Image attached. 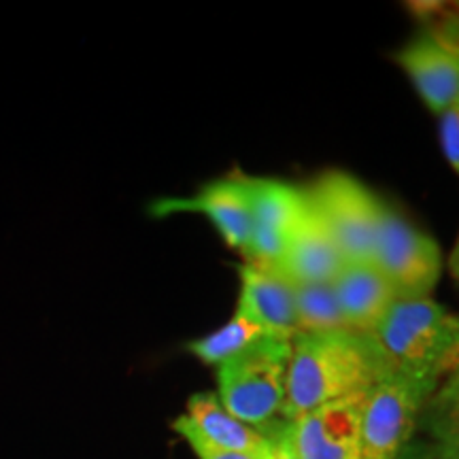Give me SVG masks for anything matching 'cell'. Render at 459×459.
<instances>
[{"instance_id":"cell-1","label":"cell","mask_w":459,"mask_h":459,"mask_svg":"<svg viewBox=\"0 0 459 459\" xmlns=\"http://www.w3.org/2000/svg\"><path fill=\"white\" fill-rule=\"evenodd\" d=\"M389 372L370 336L325 334L296 336L287 368L281 419L294 421L304 412L368 392Z\"/></svg>"},{"instance_id":"cell-2","label":"cell","mask_w":459,"mask_h":459,"mask_svg":"<svg viewBox=\"0 0 459 459\" xmlns=\"http://www.w3.org/2000/svg\"><path fill=\"white\" fill-rule=\"evenodd\" d=\"M389 375L432 395L459 368V315L432 298H398L370 334Z\"/></svg>"},{"instance_id":"cell-3","label":"cell","mask_w":459,"mask_h":459,"mask_svg":"<svg viewBox=\"0 0 459 459\" xmlns=\"http://www.w3.org/2000/svg\"><path fill=\"white\" fill-rule=\"evenodd\" d=\"M291 341L268 336L217 366V398L234 417L260 429L281 415Z\"/></svg>"},{"instance_id":"cell-4","label":"cell","mask_w":459,"mask_h":459,"mask_svg":"<svg viewBox=\"0 0 459 459\" xmlns=\"http://www.w3.org/2000/svg\"><path fill=\"white\" fill-rule=\"evenodd\" d=\"M302 192L328 228L344 262H372L383 215L381 200L342 170L324 172Z\"/></svg>"},{"instance_id":"cell-5","label":"cell","mask_w":459,"mask_h":459,"mask_svg":"<svg viewBox=\"0 0 459 459\" xmlns=\"http://www.w3.org/2000/svg\"><path fill=\"white\" fill-rule=\"evenodd\" d=\"M372 264L398 298H429L443 274L438 243L387 204H383Z\"/></svg>"},{"instance_id":"cell-6","label":"cell","mask_w":459,"mask_h":459,"mask_svg":"<svg viewBox=\"0 0 459 459\" xmlns=\"http://www.w3.org/2000/svg\"><path fill=\"white\" fill-rule=\"evenodd\" d=\"M428 392L398 375L383 377L361 404V459H395L411 445Z\"/></svg>"},{"instance_id":"cell-7","label":"cell","mask_w":459,"mask_h":459,"mask_svg":"<svg viewBox=\"0 0 459 459\" xmlns=\"http://www.w3.org/2000/svg\"><path fill=\"white\" fill-rule=\"evenodd\" d=\"M243 179L251 209V237L245 255L254 266L277 271L285 255L291 228L302 211L304 194L300 187L277 179Z\"/></svg>"},{"instance_id":"cell-8","label":"cell","mask_w":459,"mask_h":459,"mask_svg":"<svg viewBox=\"0 0 459 459\" xmlns=\"http://www.w3.org/2000/svg\"><path fill=\"white\" fill-rule=\"evenodd\" d=\"M153 217L175 213H200L209 217L221 238L232 249L247 251L251 237V209L243 177H228L206 183L194 196L160 198L149 206Z\"/></svg>"},{"instance_id":"cell-9","label":"cell","mask_w":459,"mask_h":459,"mask_svg":"<svg viewBox=\"0 0 459 459\" xmlns=\"http://www.w3.org/2000/svg\"><path fill=\"white\" fill-rule=\"evenodd\" d=\"M364 394L328 402L291 421L304 459H361V404Z\"/></svg>"},{"instance_id":"cell-10","label":"cell","mask_w":459,"mask_h":459,"mask_svg":"<svg viewBox=\"0 0 459 459\" xmlns=\"http://www.w3.org/2000/svg\"><path fill=\"white\" fill-rule=\"evenodd\" d=\"M304 194V192H302ZM344 266V257L334 238L324 226L317 211L304 196L300 215L287 238L285 255L274 273L285 277L291 285L332 283Z\"/></svg>"},{"instance_id":"cell-11","label":"cell","mask_w":459,"mask_h":459,"mask_svg":"<svg viewBox=\"0 0 459 459\" xmlns=\"http://www.w3.org/2000/svg\"><path fill=\"white\" fill-rule=\"evenodd\" d=\"M338 307L353 334L370 336L398 294L372 262H344L332 281Z\"/></svg>"},{"instance_id":"cell-12","label":"cell","mask_w":459,"mask_h":459,"mask_svg":"<svg viewBox=\"0 0 459 459\" xmlns=\"http://www.w3.org/2000/svg\"><path fill=\"white\" fill-rule=\"evenodd\" d=\"M429 111L440 115L459 105V57L426 32L419 34L395 56Z\"/></svg>"},{"instance_id":"cell-13","label":"cell","mask_w":459,"mask_h":459,"mask_svg":"<svg viewBox=\"0 0 459 459\" xmlns=\"http://www.w3.org/2000/svg\"><path fill=\"white\" fill-rule=\"evenodd\" d=\"M237 311L271 334L294 341L296 304L294 287L279 273L243 264L240 266V298Z\"/></svg>"},{"instance_id":"cell-14","label":"cell","mask_w":459,"mask_h":459,"mask_svg":"<svg viewBox=\"0 0 459 459\" xmlns=\"http://www.w3.org/2000/svg\"><path fill=\"white\" fill-rule=\"evenodd\" d=\"M186 419L204 443L223 451L266 453L268 445L260 429L247 426L221 404L217 394H194L187 400Z\"/></svg>"},{"instance_id":"cell-15","label":"cell","mask_w":459,"mask_h":459,"mask_svg":"<svg viewBox=\"0 0 459 459\" xmlns=\"http://www.w3.org/2000/svg\"><path fill=\"white\" fill-rule=\"evenodd\" d=\"M443 459H459V375L446 377L429 395L419 417Z\"/></svg>"},{"instance_id":"cell-16","label":"cell","mask_w":459,"mask_h":459,"mask_svg":"<svg viewBox=\"0 0 459 459\" xmlns=\"http://www.w3.org/2000/svg\"><path fill=\"white\" fill-rule=\"evenodd\" d=\"M294 287L296 336L342 334L349 330L332 283H304ZM353 334V332H351Z\"/></svg>"},{"instance_id":"cell-17","label":"cell","mask_w":459,"mask_h":459,"mask_svg":"<svg viewBox=\"0 0 459 459\" xmlns=\"http://www.w3.org/2000/svg\"><path fill=\"white\" fill-rule=\"evenodd\" d=\"M274 336L266 328H262L260 324L251 321L238 311L234 313V317L228 321L226 325L217 328L211 334H206L198 341H192L187 344V351L196 355L200 361L209 366H220L223 361L234 358L240 351H245L247 347L255 344L262 338Z\"/></svg>"},{"instance_id":"cell-18","label":"cell","mask_w":459,"mask_h":459,"mask_svg":"<svg viewBox=\"0 0 459 459\" xmlns=\"http://www.w3.org/2000/svg\"><path fill=\"white\" fill-rule=\"evenodd\" d=\"M411 11L426 26L428 37L459 57V3H412Z\"/></svg>"},{"instance_id":"cell-19","label":"cell","mask_w":459,"mask_h":459,"mask_svg":"<svg viewBox=\"0 0 459 459\" xmlns=\"http://www.w3.org/2000/svg\"><path fill=\"white\" fill-rule=\"evenodd\" d=\"M264 438H266L268 459H304L298 451L294 440V426L287 419H273L271 423L260 428Z\"/></svg>"},{"instance_id":"cell-20","label":"cell","mask_w":459,"mask_h":459,"mask_svg":"<svg viewBox=\"0 0 459 459\" xmlns=\"http://www.w3.org/2000/svg\"><path fill=\"white\" fill-rule=\"evenodd\" d=\"M172 428L179 432L183 438L187 440V445L192 446L194 453H196L198 459H268L266 453H249V451H223L217 449V446H211L209 443H204L200 436L194 432L186 415H181L179 419H175Z\"/></svg>"},{"instance_id":"cell-21","label":"cell","mask_w":459,"mask_h":459,"mask_svg":"<svg viewBox=\"0 0 459 459\" xmlns=\"http://www.w3.org/2000/svg\"><path fill=\"white\" fill-rule=\"evenodd\" d=\"M440 117V145L446 162L459 175V105L446 108Z\"/></svg>"},{"instance_id":"cell-22","label":"cell","mask_w":459,"mask_h":459,"mask_svg":"<svg viewBox=\"0 0 459 459\" xmlns=\"http://www.w3.org/2000/svg\"><path fill=\"white\" fill-rule=\"evenodd\" d=\"M395 459H443V455H440L438 449H436L434 445L428 446V445L412 443L406 446V449L402 451Z\"/></svg>"},{"instance_id":"cell-23","label":"cell","mask_w":459,"mask_h":459,"mask_svg":"<svg viewBox=\"0 0 459 459\" xmlns=\"http://www.w3.org/2000/svg\"><path fill=\"white\" fill-rule=\"evenodd\" d=\"M446 266H449V273H451L453 281H455V283L459 285V237L455 240V245H453V251H451L449 260H446Z\"/></svg>"},{"instance_id":"cell-24","label":"cell","mask_w":459,"mask_h":459,"mask_svg":"<svg viewBox=\"0 0 459 459\" xmlns=\"http://www.w3.org/2000/svg\"><path fill=\"white\" fill-rule=\"evenodd\" d=\"M453 375H459V368H457V370H455V372H453ZM449 377H451V375H449Z\"/></svg>"}]
</instances>
